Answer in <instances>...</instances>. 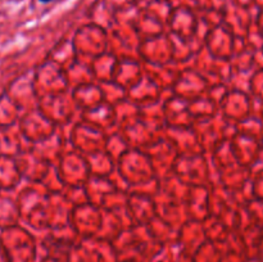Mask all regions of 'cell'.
I'll list each match as a JSON object with an SVG mask.
<instances>
[{
    "label": "cell",
    "instance_id": "cell-1",
    "mask_svg": "<svg viewBox=\"0 0 263 262\" xmlns=\"http://www.w3.org/2000/svg\"><path fill=\"white\" fill-rule=\"evenodd\" d=\"M40 2H43V3H48V2H50V0H40Z\"/></svg>",
    "mask_w": 263,
    "mask_h": 262
}]
</instances>
